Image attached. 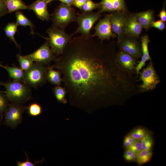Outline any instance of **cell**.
Returning a JSON list of instances; mask_svg holds the SVG:
<instances>
[{
  "label": "cell",
  "instance_id": "cell-24",
  "mask_svg": "<svg viewBox=\"0 0 166 166\" xmlns=\"http://www.w3.org/2000/svg\"><path fill=\"white\" fill-rule=\"evenodd\" d=\"M53 90L55 96L58 102L64 104L67 103L66 98L67 93L64 87L59 85L56 86L53 88Z\"/></svg>",
  "mask_w": 166,
  "mask_h": 166
},
{
  "label": "cell",
  "instance_id": "cell-4",
  "mask_svg": "<svg viewBox=\"0 0 166 166\" xmlns=\"http://www.w3.org/2000/svg\"><path fill=\"white\" fill-rule=\"evenodd\" d=\"M48 67L38 63H34L27 70L24 71L22 82L30 86L37 88L42 85L47 80Z\"/></svg>",
  "mask_w": 166,
  "mask_h": 166
},
{
  "label": "cell",
  "instance_id": "cell-31",
  "mask_svg": "<svg viewBox=\"0 0 166 166\" xmlns=\"http://www.w3.org/2000/svg\"><path fill=\"white\" fill-rule=\"evenodd\" d=\"M29 114L31 116L35 117L40 114L42 112L41 105L37 103L31 104L27 108Z\"/></svg>",
  "mask_w": 166,
  "mask_h": 166
},
{
  "label": "cell",
  "instance_id": "cell-23",
  "mask_svg": "<svg viewBox=\"0 0 166 166\" xmlns=\"http://www.w3.org/2000/svg\"><path fill=\"white\" fill-rule=\"evenodd\" d=\"M18 25L16 23L11 22L8 23L4 28V31L6 35L10 40L14 42L16 46L20 49V46L17 43L15 39L14 36L17 31Z\"/></svg>",
  "mask_w": 166,
  "mask_h": 166
},
{
  "label": "cell",
  "instance_id": "cell-11",
  "mask_svg": "<svg viewBox=\"0 0 166 166\" xmlns=\"http://www.w3.org/2000/svg\"><path fill=\"white\" fill-rule=\"evenodd\" d=\"M93 29L95 32L91 37L97 36L102 41L106 39L109 40L111 37L115 36L112 32L109 14L106 15L100 20Z\"/></svg>",
  "mask_w": 166,
  "mask_h": 166
},
{
  "label": "cell",
  "instance_id": "cell-39",
  "mask_svg": "<svg viewBox=\"0 0 166 166\" xmlns=\"http://www.w3.org/2000/svg\"><path fill=\"white\" fill-rule=\"evenodd\" d=\"M165 3H164L163 8L160 12L159 15L161 20L163 22H165L166 21V12L165 9Z\"/></svg>",
  "mask_w": 166,
  "mask_h": 166
},
{
  "label": "cell",
  "instance_id": "cell-41",
  "mask_svg": "<svg viewBox=\"0 0 166 166\" xmlns=\"http://www.w3.org/2000/svg\"><path fill=\"white\" fill-rule=\"evenodd\" d=\"M44 2H46L47 3H49L50 2V1L51 0H41Z\"/></svg>",
  "mask_w": 166,
  "mask_h": 166
},
{
  "label": "cell",
  "instance_id": "cell-35",
  "mask_svg": "<svg viewBox=\"0 0 166 166\" xmlns=\"http://www.w3.org/2000/svg\"><path fill=\"white\" fill-rule=\"evenodd\" d=\"M165 24L164 22L161 20L153 22L152 24L151 27L156 28L162 31L165 28Z\"/></svg>",
  "mask_w": 166,
  "mask_h": 166
},
{
  "label": "cell",
  "instance_id": "cell-1",
  "mask_svg": "<svg viewBox=\"0 0 166 166\" xmlns=\"http://www.w3.org/2000/svg\"><path fill=\"white\" fill-rule=\"evenodd\" d=\"M91 37L71 39L61 56L48 66L60 72L67 94L77 103L91 102L110 92L113 85L109 63L99 43Z\"/></svg>",
  "mask_w": 166,
  "mask_h": 166
},
{
  "label": "cell",
  "instance_id": "cell-26",
  "mask_svg": "<svg viewBox=\"0 0 166 166\" xmlns=\"http://www.w3.org/2000/svg\"><path fill=\"white\" fill-rule=\"evenodd\" d=\"M16 57L19 63L20 67L24 71L29 69L34 64L31 60L20 54H18Z\"/></svg>",
  "mask_w": 166,
  "mask_h": 166
},
{
  "label": "cell",
  "instance_id": "cell-34",
  "mask_svg": "<svg viewBox=\"0 0 166 166\" xmlns=\"http://www.w3.org/2000/svg\"><path fill=\"white\" fill-rule=\"evenodd\" d=\"M135 140L129 134L126 136L123 141V146L127 148L133 143Z\"/></svg>",
  "mask_w": 166,
  "mask_h": 166
},
{
  "label": "cell",
  "instance_id": "cell-14",
  "mask_svg": "<svg viewBox=\"0 0 166 166\" xmlns=\"http://www.w3.org/2000/svg\"><path fill=\"white\" fill-rule=\"evenodd\" d=\"M121 42V48L124 52L132 57H139L141 53L139 45L135 40L129 38L122 39Z\"/></svg>",
  "mask_w": 166,
  "mask_h": 166
},
{
  "label": "cell",
  "instance_id": "cell-12",
  "mask_svg": "<svg viewBox=\"0 0 166 166\" xmlns=\"http://www.w3.org/2000/svg\"><path fill=\"white\" fill-rule=\"evenodd\" d=\"M100 4L101 9L98 12L100 13L107 12L127 11L124 0H102Z\"/></svg>",
  "mask_w": 166,
  "mask_h": 166
},
{
  "label": "cell",
  "instance_id": "cell-30",
  "mask_svg": "<svg viewBox=\"0 0 166 166\" xmlns=\"http://www.w3.org/2000/svg\"><path fill=\"white\" fill-rule=\"evenodd\" d=\"M100 7V3H95L92 0H88L82 6L81 10L83 12H91L94 9L99 8Z\"/></svg>",
  "mask_w": 166,
  "mask_h": 166
},
{
  "label": "cell",
  "instance_id": "cell-5",
  "mask_svg": "<svg viewBox=\"0 0 166 166\" xmlns=\"http://www.w3.org/2000/svg\"><path fill=\"white\" fill-rule=\"evenodd\" d=\"M75 10L71 5L61 2L52 15L53 26L64 30L70 23L76 21Z\"/></svg>",
  "mask_w": 166,
  "mask_h": 166
},
{
  "label": "cell",
  "instance_id": "cell-42",
  "mask_svg": "<svg viewBox=\"0 0 166 166\" xmlns=\"http://www.w3.org/2000/svg\"><path fill=\"white\" fill-rule=\"evenodd\" d=\"M0 67H4V66L2 65L1 64V63L0 62Z\"/></svg>",
  "mask_w": 166,
  "mask_h": 166
},
{
  "label": "cell",
  "instance_id": "cell-22",
  "mask_svg": "<svg viewBox=\"0 0 166 166\" xmlns=\"http://www.w3.org/2000/svg\"><path fill=\"white\" fill-rule=\"evenodd\" d=\"M16 23L18 26L26 27L29 26L31 30V34H34V26L32 22L27 18L21 11H17L16 13Z\"/></svg>",
  "mask_w": 166,
  "mask_h": 166
},
{
  "label": "cell",
  "instance_id": "cell-3",
  "mask_svg": "<svg viewBox=\"0 0 166 166\" xmlns=\"http://www.w3.org/2000/svg\"><path fill=\"white\" fill-rule=\"evenodd\" d=\"M49 36L47 42L52 51L55 54H61L65 47L71 39V35L64 30L54 26L47 30Z\"/></svg>",
  "mask_w": 166,
  "mask_h": 166
},
{
  "label": "cell",
  "instance_id": "cell-37",
  "mask_svg": "<svg viewBox=\"0 0 166 166\" xmlns=\"http://www.w3.org/2000/svg\"><path fill=\"white\" fill-rule=\"evenodd\" d=\"M8 13V10L2 0H0V16Z\"/></svg>",
  "mask_w": 166,
  "mask_h": 166
},
{
  "label": "cell",
  "instance_id": "cell-20",
  "mask_svg": "<svg viewBox=\"0 0 166 166\" xmlns=\"http://www.w3.org/2000/svg\"><path fill=\"white\" fill-rule=\"evenodd\" d=\"M118 57L119 61L124 67L129 70L134 69L135 63L131 56L122 51L119 53Z\"/></svg>",
  "mask_w": 166,
  "mask_h": 166
},
{
  "label": "cell",
  "instance_id": "cell-25",
  "mask_svg": "<svg viewBox=\"0 0 166 166\" xmlns=\"http://www.w3.org/2000/svg\"><path fill=\"white\" fill-rule=\"evenodd\" d=\"M152 156L151 150H142L137 156L136 161L138 165H140L148 162Z\"/></svg>",
  "mask_w": 166,
  "mask_h": 166
},
{
  "label": "cell",
  "instance_id": "cell-10",
  "mask_svg": "<svg viewBox=\"0 0 166 166\" xmlns=\"http://www.w3.org/2000/svg\"><path fill=\"white\" fill-rule=\"evenodd\" d=\"M140 78L142 81L140 88L144 91L153 89L160 82L152 64L143 69L141 73Z\"/></svg>",
  "mask_w": 166,
  "mask_h": 166
},
{
  "label": "cell",
  "instance_id": "cell-29",
  "mask_svg": "<svg viewBox=\"0 0 166 166\" xmlns=\"http://www.w3.org/2000/svg\"><path fill=\"white\" fill-rule=\"evenodd\" d=\"M142 150H151L153 145V140L150 134L140 140Z\"/></svg>",
  "mask_w": 166,
  "mask_h": 166
},
{
  "label": "cell",
  "instance_id": "cell-36",
  "mask_svg": "<svg viewBox=\"0 0 166 166\" xmlns=\"http://www.w3.org/2000/svg\"><path fill=\"white\" fill-rule=\"evenodd\" d=\"M25 153L27 157V160L26 161L23 162L18 161L17 162V164L18 166H34L36 163H33L30 161L29 160V158L27 155Z\"/></svg>",
  "mask_w": 166,
  "mask_h": 166
},
{
  "label": "cell",
  "instance_id": "cell-17",
  "mask_svg": "<svg viewBox=\"0 0 166 166\" xmlns=\"http://www.w3.org/2000/svg\"><path fill=\"white\" fill-rule=\"evenodd\" d=\"M150 41L148 36L144 35L141 37V46L143 52L141 60L136 67V70L137 74H139L140 70L145 65L146 62L151 59L150 56L148 45Z\"/></svg>",
  "mask_w": 166,
  "mask_h": 166
},
{
  "label": "cell",
  "instance_id": "cell-33",
  "mask_svg": "<svg viewBox=\"0 0 166 166\" xmlns=\"http://www.w3.org/2000/svg\"><path fill=\"white\" fill-rule=\"evenodd\" d=\"M125 160L128 162H133L136 161L137 155L128 149H126L124 154Z\"/></svg>",
  "mask_w": 166,
  "mask_h": 166
},
{
  "label": "cell",
  "instance_id": "cell-38",
  "mask_svg": "<svg viewBox=\"0 0 166 166\" xmlns=\"http://www.w3.org/2000/svg\"><path fill=\"white\" fill-rule=\"evenodd\" d=\"M88 0H74L72 5L81 10L83 5Z\"/></svg>",
  "mask_w": 166,
  "mask_h": 166
},
{
  "label": "cell",
  "instance_id": "cell-13",
  "mask_svg": "<svg viewBox=\"0 0 166 166\" xmlns=\"http://www.w3.org/2000/svg\"><path fill=\"white\" fill-rule=\"evenodd\" d=\"M47 3L41 0H37L27 6L28 9L34 12L37 17L42 20L48 21L50 15L47 10Z\"/></svg>",
  "mask_w": 166,
  "mask_h": 166
},
{
  "label": "cell",
  "instance_id": "cell-6",
  "mask_svg": "<svg viewBox=\"0 0 166 166\" xmlns=\"http://www.w3.org/2000/svg\"><path fill=\"white\" fill-rule=\"evenodd\" d=\"M101 13L91 12L77 13L76 21L78 27L75 32L71 36L77 33H80L81 36L86 38L91 37L90 30L93 25L101 17Z\"/></svg>",
  "mask_w": 166,
  "mask_h": 166
},
{
  "label": "cell",
  "instance_id": "cell-27",
  "mask_svg": "<svg viewBox=\"0 0 166 166\" xmlns=\"http://www.w3.org/2000/svg\"><path fill=\"white\" fill-rule=\"evenodd\" d=\"M149 134L148 130L145 128L139 127L135 128L129 134L135 140H140Z\"/></svg>",
  "mask_w": 166,
  "mask_h": 166
},
{
  "label": "cell",
  "instance_id": "cell-15",
  "mask_svg": "<svg viewBox=\"0 0 166 166\" xmlns=\"http://www.w3.org/2000/svg\"><path fill=\"white\" fill-rule=\"evenodd\" d=\"M142 28L135 15H131L128 17L127 19L125 34L131 37H137L141 34Z\"/></svg>",
  "mask_w": 166,
  "mask_h": 166
},
{
  "label": "cell",
  "instance_id": "cell-28",
  "mask_svg": "<svg viewBox=\"0 0 166 166\" xmlns=\"http://www.w3.org/2000/svg\"><path fill=\"white\" fill-rule=\"evenodd\" d=\"M4 92L0 90V113L2 118L3 113H4L10 104L7 96L3 93Z\"/></svg>",
  "mask_w": 166,
  "mask_h": 166
},
{
  "label": "cell",
  "instance_id": "cell-19",
  "mask_svg": "<svg viewBox=\"0 0 166 166\" xmlns=\"http://www.w3.org/2000/svg\"><path fill=\"white\" fill-rule=\"evenodd\" d=\"M8 10L11 13L20 10L28 9V6L22 0H2Z\"/></svg>",
  "mask_w": 166,
  "mask_h": 166
},
{
  "label": "cell",
  "instance_id": "cell-40",
  "mask_svg": "<svg viewBox=\"0 0 166 166\" xmlns=\"http://www.w3.org/2000/svg\"><path fill=\"white\" fill-rule=\"evenodd\" d=\"M54 0H58L66 4L71 5L74 0H51L50 2Z\"/></svg>",
  "mask_w": 166,
  "mask_h": 166
},
{
  "label": "cell",
  "instance_id": "cell-8",
  "mask_svg": "<svg viewBox=\"0 0 166 166\" xmlns=\"http://www.w3.org/2000/svg\"><path fill=\"white\" fill-rule=\"evenodd\" d=\"M32 61L43 65L49 64L52 61L57 59L51 50L47 41L33 53L24 56Z\"/></svg>",
  "mask_w": 166,
  "mask_h": 166
},
{
  "label": "cell",
  "instance_id": "cell-16",
  "mask_svg": "<svg viewBox=\"0 0 166 166\" xmlns=\"http://www.w3.org/2000/svg\"><path fill=\"white\" fill-rule=\"evenodd\" d=\"M134 15L142 27L148 29L151 27L154 18L152 10H149L135 14Z\"/></svg>",
  "mask_w": 166,
  "mask_h": 166
},
{
  "label": "cell",
  "instance_id": "cell-9",
  "mask_svg": "<svg viewBox=\"0 0 166 166\" xmlns=\"http://www.w3.org/2000/svg\"><path fill=\"white\" fill-rule=\"evenodd\" d=\"M112 30L117 34L118 42L123 39L125 35V30L128 16L126 12L115 11L109 14Z\"/></svg>",
  "mask_w": 166,
  "mask_h": 166
},
{
  "label": "cell",
  "instance_id": "cell-7",
  "mask_svg": "<svg viewBox=\"0 0 166 166\" xmlns=\"http://www.w3.org/2000/svg\"><path fill=\"white\" fill-rule=\"evenodd\" d=\"M27 108L22 104L11 102L4 112V122L11 128H14L22 121L23 113Z\"/></svg>",
  "mask_w": 166,
  "mask_h": 166
},
{
  "label": "cell",
  "instance_id": "cell-32",
  "mask_svg": "<svg viewBox=\"0 0 166 166\" xmlns=\"http://www.w3.org/2000/svg\"><path fill=\"white\" fill-rule=\"evenodd\" d=\"M131 150L137 156L142 150L140 140H135L127 148Z\"/></svg>",
  "mask_w": 166,
  "mask_h": 166
},
{
  "label": "cell",
  "instance_id": "cell-18",
  "mask_svg": "<svg viewBox=\"0 0 166 166\" xmlns=\"http://www.w3.org/2000/svg\"><path fill=\"white\" fill-rule=\"evenodd\" d=\"M3 68L7 72L10 79L14 81L22 82L24 71L20 67L13 64L12 66L6 65L4 66Z\"/></svg>",
  "mask_w": 166,
  "mask_h": 166
},
{
  "label": "cell",
  "instance_id": "cell-2",
  "mask_svg": "<svg viewBox=\"0 0 166 166\" xmlns=\"http://www.w3.org/2000/svg\"><path fill=\"white\" fill-rule=\"evenodd\" d=\"M0 85L5 88V93L11 102L22 104L31 97V87L22 81L13 80L0 82Z\"/></svg>",
  "mask_w": 166,
  "mask_h": 166
},
{
  "label": "cell",
  "instance_id": "cell-21",
  "mask_svg": "<svg viewBox=\"0 0 166 166\" xmlns=\"http://www.w3.org/2000/svg\"><path fill=\"white\" fill-rule=\"evenodd\" d=\"M46 78L47 80L51 84L57 85H60L63 81L60 72L58 70H55L48 66Z\"/></svg>",
  "mask_w": 166,
  "mask_h": 166
}]
</instances>
